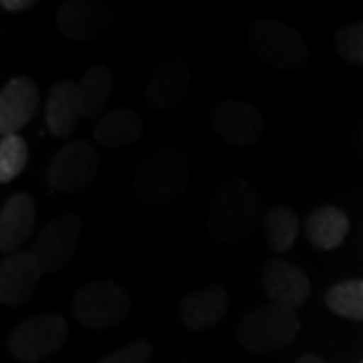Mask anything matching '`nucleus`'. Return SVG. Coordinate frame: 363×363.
Instances as JSON below:
<instances>
[{"label":"nucleus","instance_id":"6e6552de","mask_svg":"<svg viewBox=\"0 0 363 363\" xmlns=\"http://www.w3.org/2000/svg\"><path fill=\"white\" fill-rule=\"evenodd\" d=\"M81 230L83 224L75 212H63L47 222L33 248L28 250L39 262L40 271L45 274H55L69 267L79 247Z\"/></svg>","mask_w":363,"mask_h":363},{"label":"nucleus","instance_id":"9b49d317","mask_svg":"<svg viewBox=\"0 0 363 363\" xmlns=\"http://www.w3.org/2000/svg\"><path fill=\"white\" fill-rule=\"evenodd\" d=\"M262 286L272 305L295 311L311 297V281L303 269L283 259H272L262 271Z\"/></svg>","mask_w":363,"mask_h":363},{"label":"nucleus","instance_id":"423d86ee","mask_svg":"<svg viewBox=\"0 0 363 363\" xmlns=\"http://www.w3.org/2000/svg\"><path fill=\"white\" fill-rule=\"evenodd\" d=\"M69 327L59 313L33 315L9 333L6 345L16 362L39 363L63 347Z\"/></svg>","mask_w":363,"mask_h":363},{"label":"nucleus","instance_id":"ddd939ff","mask_svg":"<svg viewBox=\"0 0 363 363\" xmlns=\"http://www.w3.org/2000/svg\"><path fill=\"white\" fill-rule=\"evenodd\" d=\"M39 262L26 250L6 255L0 264V303L6 307H23L40 283Z\"/></svg>","mask_w":363,"mask_h":363},{"label":"nucleus","instance_id":"f257e3e1","mask_svg":"<svg viewBox=\"0 0 363 363\" xmlns=\"http://www.w3.org/2000/svg\"><path fill=\"white\" fill-rule=\"evenodd\" d=\"M259 190L242 178L222 184L212 194L206 210L210 236L224 245H240L264 220Z\"/></svg>","mask_w":363,"mask_h":363},{"label":"nucleus","instance_id":"20e7f679","mask_svg":"<svg viewBox=\"0 0 363 363\" xmlns=\"http://www.w3.org/2000/svg\"><path fill=\"white\" fill-rule=\"evenodd\" d=\"M248 47L277 71L297 73L309 61V49L295 28L283 21H257L248 30Z\"/></svg>","mask_w":363,"mask_h":363},{"label":"nucleus","instance_id":"2eb2a0df","mask_svg":"<svg viewBox=\"0 0 363 363\" xmlns=\"http://www.w3.org/2000/svg\"><path fill=\"white\" fill-rule=\"evenodd\" d=\"M39 109V87L28 77H13L0 91V133L18 135Z\"/></svg>","mask_w":363,"mask_h":363},{"label":"nucleus","instance_id":"f03ea898","mask_svg":"<svg viewBox=\"0 0 363 363\" xmlns=\"http://www.w3.org/2000/svg\"><path fill=\"white\" fill-rule=\"evenodd\" d=\"M190 184V160L178 147L152 150L133 169L131 196L145 208H164L176 202Z\"/></svg>","mask_w":363,"mask_h":363},{"label":"nucleus","instance_id":"7ed1b4c3","mask_svg":"<svg viewBox=\"0 0 363 363\" xmlns=\"http://www.w3.org/2000/svg\"><path fill=\"white\" fill-rule=\"evenodd\" d=\"M71 311L83 327L105 331L128 317L131 311V297L123 286L111 279H93L75 293Z\"/></svg>","mask_w":363,"mask_h":363},{"label":"nucleus","instance_id":"bb28decb","mask_svg":"<svg viewBox=\"0 0 363 363\" xmlns=\"http://www.w3.org/2000/svg\"><path fill=\"white\" fill-rule=\"evenodd\" d=\"M297 363H327L323 362L319 355H313V353H305V355H301L297 359Z\"/></svg>","mask_w":363,"mask_h":363},{"label":"nucleus","instance_id":"412c9836","mask_svg":"<svg viewBox=\"0 0 363 363\" xmlns=\"http://www.w3.org/2000/svg\"><path fill=\"white\" fill-rule=\"evenodd\" d=\"M267 242L274 252H289L295 247L298 236V216L295 210L283 204L269 208L264 216Z\"/></svg>","mask_w":363,"mask_h":363},{"label":"nucleus","instance_id":"b1692460","mask_svg":"<svg viewBox=\"0 0 363 363\" xmlns=\"http://www.w3.org/2000/svg\"><path fill=\"white\" fill-rule=\"evenodd\" d=\"M335 49L343 61L363 65V23H351L335 33Z\"/></svg>","mask_w":363,"mask_h":363},{"label":"nucleus","instance_id":"393cba45","mask_svg":"<svg viewBox=\"0 0 363 363\" xmlns=\"http://www.w3.org/2000/svg\"><path fill=\"white\" fill-rule=\"evenodd\" d=\"M152 357H154L152 343L145 339H138V341L125 343L123 347L109 353L99 363H150Z\"/></svg>","mask_w":363,"mask_h":363},{"label":"nucleus","instance_id":"aec40b11","mask_svg":"<svg viewBox=\"0 0 363 363\" xmlns=\"http://www.w3.org/2000/svg\"><path fill=\"white\" fill-rule=\"evenodd\" d=\"M77 87L83 117L85 119L97 117L105 109V105L109 101V95H111V87H113L111 69L105 65L89 67L83 73V79H81Z\"/></svg>","mask_w":363,"mask_h":363},{"label":"nucleus","instance_id":"f3484780","mask_svg":"<svg viewBox=\"0 0 363 363\" xmlns=\"http://www.w3.org/2000/svg\"><path fill=\"white\" fill-rule=\"evenodd\" d=\"M81 113L79 87L73 81L55 83L45 99V123L52 138L63 140L77 130Z\"/></svg>","mask_w":363,"mask_h":363},{"label":"nucleus","instance_id":"a211bd4d","mask_svg":"<svg viewBox=\"0 0 363 363\" xmlns=\"http://www.w3.org/2000/svg\"><path fill=\"white\" fill-rule=\"evenodd\" d=\"M145 123L143 117L131 107H117L107 111L95 125H93V140L107 150H123L143 135Z\"/></svg>","mask_w":363,"mask_h":363},{"label":"nucleus","instance_id":"6ab92c4d","mask_svg":"<svg viewBox=\"0 0 363 363\" xmlns=\"http://www.w3.org/2000/svg\"><path fill=\"white\" fill-rule=\"evenodd\" d=\"M350 233V218L337 206H319L305 222V236L317 250H335Z\"/></svg>","mask_w":363,"mask_h":363},{"label":"nucleus","instance_id":"39448f33","mask_svg":"<svg viewBox=\"0 0 363 363\" xmlns=\"http://www.w3.org/2000/svg\"><path fill=\"white\" fill-rule=\"evenodd\" d=\"M298 331L301 321L297 313L269 303L242 317L236 329V337L250 353H271L293 343Z\"/></svg>","mask_w":363,"mask_h":363},{"label":"nucleus","instance_id":"cd10ccee","mask_svg":"<svg viewBox=\"0 0 363 363\" xmlns=\"http://www.w3.org/2000/svg\"><path fill=\"white\" fill-rule=\"evenodd\" d=\"M362 363H363V362H362Z\"/></svg>","mask_w":363,"mask_h":363},{"label":"nucleus","instance_id":"dca6fc26","mask_svg":"<svg viewBox=\"0 0 363 363\" xmlns=\"http://www.w3.org/2000/svg\"><path fill=\"white\" fill-rule=\"evenodd\" d=\"M37 220V202L26 192H16L0 212V250L13 255L25 245Z\"/></svg>","mask_w":363,"mask_h":363},{"label":"nucleus","instance_id":"9d476101","mask_svg":"<svg viewBox=\"0 0 363 363\" xmlns=\"http://www.w3.org/2000/svg\"><path fill=\"white\" fill-rule=\"evenodd\" d=\"M57 28L71 40H97L113 25L109 6L97 0H69L55 16Z\"/></svg>","mask_w":363,"mask_h":363},{"label":"nucleus","instance_id":"4be33fe9","mask_svg":"<svg viewBox=\"0 0 363 363\" xmlns=\"http://www.w3.org/2000/svg\"><path fill=\"white\" fill-rule=\"evenodd\" d=\"M325 305L343 319L363 321V281H343L327 289Z\"/></svg>","mask_w":363,"mask_h":363},{"label":"nucleus","instance_id":"f8f14e48","mask_svg":"<svg viewBox=\"0 0 363 363\" xmlns=\"http://www.w3.org/2000/svg\"><path fill=\"white\" fill-rule=\"evenodd\" d=\"M228 303V293L220 283L196 286L180 298L182 325L192 333L208 331L224 319Z\"/></svg>","mask_w":363,"mask_h":363},{"label":"nucleus","instance_id":"4468645a","mask_svg":"<svg viewBox=\"0 0 363 363\" xmlns=\"http://www.w3.org/2000/svg\"><path fill=\"white\" fill-rule=\"evenodd\" d=\"M192 73L186 61L166 59L152 71L145 83V101L156 111H169L180 104L190 89Z\"/></svg>","mask_w":363,"mask_h":363},{"label":"nucleus","instance_id":"a878e982","mask_svg":"<svg viewBox=\"0 0 363 363\" xmlns=\"http://www.w3.org/2000/svg\"><path fill=\"white\" fill-rule=\"evenodd\" d=\"M0 6L6 13H26L37 6V0H2Z\"/></svg>","mask_w":363,"mask_h":363},{"label":"nucleus","instance_id":"0eeeda50","mask_svg":"<svg viewBox=\"0 0 363 363\" xmlns=\"http://www.w3.org/2000/svg\"><path fill=\"white\" fill-rule=\"evenodd\" d=\"M101 168L99 150L85 140L65 143L47 168V182L55 192L77 194L87 190Z\"/></svg>","mask_w":363,"mask_h":363},{"label":"nucleus","instance_id":"5701e85b","mask_svg":"<svg viewBox=\"0 0 363 363\" xmlns=\"http://www.w3.org/2000/svg\"><path fill=\"white\" fill-rule=\"evenodd\" d=\"M28 162V145L21 135H9L0 140V184L18 178Z\"/></svg>","mask_w":363,"mask_h":363},{"label":"nucleus","instance_id":"1a4fd4ad","mask_svg":"<svg viewBox=\"0 0 363 363\" xmlns=\"http://www.w3.org/2000/svg\"><path fill=\"white\" fill-rule=\"evenodd\" d=\"M210 125L222 142L247 147L255 145L264 133V117L242 99H222L210 109Z\"/></svg>","mask_w":363,"mask_h":363}]
</instances>
